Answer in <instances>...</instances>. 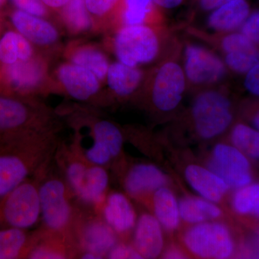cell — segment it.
I'll list each match as a JSON object with an SVG mask.
<instances>
[{"label": "cell", "instance_id": "6da1fadb", "mask_svg": "<svg viewBox=\"0 0 259 259\" xmlns=\"http://www.w3.org/2000/svg\"><path fill=\"white\" fill-rule=\"evenodd\" d=\"M58 128L0 141V199L54 160Z\"/></svg>", "mask_w": 259, "mask_h": 259}, {"label": "cell", "instance_id": "7a4b0ae2", "mask_svg": "<svg viewBox=\"0 0 259 259\" xmlns=\"http://www.w3.org/2000/svg\"><path fill=\"white\" fill-rule=\"evenodd\" d=\"M53 161L36 174L39 180L40 228L74 240L75 228L83 210L75 204L77 200L59 170L51 171Z\"/></svg>", "mask_w": 259, "mask_h": 259}, {"label": "cell", "instance_id": "3957f363", "mask_svg": "<svg viewBox=\"0 0 259 259\" xmlns=\"http://www.w3.org/2000/svg\"><path fill=\"white\" fill-rule=\"evenodd\" d=\"M54 160L77 202L95 211L100 208L110 183L107 168L90 163L74 145L60 141Z\"/></svg>", "mask_w": 259, "mask_h": 259}, {"label": "cell", "instance_id": "277c9868", "mask_svg": "<svg viewBox=\"0 0 259 259\" xmlns=\"http://www.w3.org/2000/svg\"><path fill=\"white\" fill-rule=\"evenodd\" d=\"M41 106L14 95L0 94V141L20 135L57 128Z\"/></svg>", "mask_w": 259, "mask_h": 259}, {"label": "cell", "instance_id": "5b68a950", "mask_svg": "<svg viewBox=\"0 0 259 259\" xmlns=\"http://www.w3.org/2000/svg\"><path fill=\"white\" fill-rule=\"evenodd\" d=\"M182 242L191 254L199 258H230L238 251L231 228L219 221L193 225L184 233Z\"/></svg>", "mask_w": 259, "mask_h": 259}, {"label": "cell", "instance_id": "8992f818", "mask_svg": "<svg viewBox=\"0 0 259 259\" xmlns=\"http://www.w3.org/2000/svg\"><path fill=\"white\" fill-rule=\"evenodd\" d=\"M40 220L39 180L35 175L0 199V228L30 230Z\"/></svg>", "mask_w": 259, "mask_h": 259}, {"label": "cell", "instance_id": "52a82bcc", "mask_svg": "<svg viewBox=\"0 0 259 259\" xmlns=\"http://www.w3.org/2000/svg\"><path fill=\"white\" fill-rule=\"evenodd\" d=\"M192 116L196 134L203 140L214 139L226 132L234 117L230 99L214 90L204 92L196 97Z\"/></svg>", "mask_w": 259, "mask_h": 259}, {"label": "cell", "instance_id": "ba28073f", "mask_svg": "<svg viewBox=\"0 0 259 259\" xmlns=\"http://www.w3.org/2000/svg\"><path fill=\"white\" fill-rule=\"evenodd\" d=\"M158 37L150 25L120 27L114 39V49L119 61L131 66L147 64L159 52Z\"/></svg>", "mask_w": 259, "mask_h": 259}, {"label": "cell", "instance_id": "9c48e42d", "mask_svg": "<svg viewBox=\"0 0 259 259\" xmlns=\"http://www.w3.org/2000/svg\"><path fill=\"white\" fill-rule=\"evenodd\" d=\"M206 167L229 186L231 190L254 181L252 161L231 144H218L207 157Z\"/></svg>", "mask_w": 259, "mask_h": 259}, {"label": "cell", "instance_id": "30bf717a", "mask_svg": "<svg viewBox=\"0 0 259 259\" xmlns=\"http://www.w3.org/2000/svg\"><path fill=\"white\" fill-rule=\"evenodd\" d=\"M118 235L107 224L101 214L83 210L74 230V240L82 253H92L106 258L112 248L118 243Z\"/></svg>", "mask_w": 259, "mask_h": 259}, {"label": "cell", "instance_id": "8fae6325", "mask_svg": "<svg viewBox=\"0 0 259 259\" xmlns=\"http://www.w3.org/2000/svg\"><path fill=\"white\" fill-rule=\"evenodd\" d=\"M90 130L88 138L90 142L81 149L74 147L90 163L107 168L122 153V131L111 121L103 119L94 121Z\"/></svg>", "mask_w": 259, "mask_h": 259}, {"label": "cell", "instance_id": "7c38bea8", "mask_svg": "<svg viewBox=\"0 0 259 259\" xmlns=\"http://www.w3.org/2000/svg\"><path fill=\"white\" fill-rule=\"evenodd\" d=\"M185 76L180 64L164 63L153 80L151 99L153 105L162 112H170L180 105L185 90Z\"/></svg>", "mask_w": 259, "mask_h": 259}, {"label": "cell", "instance_id": "4fadbf2b", "mask_svg": "<svg viewBox=\"0 0 259 259\" xmlns=\"http://www.w3.org/2000/svg\"><path fill=\"white\" fill-rule=\"evenodd\" d=\"M185 73L191 82L207 84L222 79L226 67L211 51L199 46L189 45L185 51Z\"/></svg>", "mask_w": 259, "mask_h": 259}, {"label": "cell", "instance_id": "5bb4252c", "mask_svg": "<svg viewBox=\"0 0 259 259\" xmlns=\"http://www.w3.org/2000/svg\"><path fill=\"white\" fill-rule=\"evenodd\" d=\"M168 183V177L158 167L151 163L133 165L123 179V187L127 195L144 202L151 199L156 190Z\"/></svg>", "mask_w": 259, "mask_h": 259}, {"label": "cell", "instance_id": "9a60e30c", "mask_svg": "<svg viewBox=\"0 0 259 259\" xmlns=\"http://www.w3.org/2000/svg\"><path fill=\"white\" fill-rule=\"evenodd\" d=\"M45 66L39 60L30 59L5 65L2 71V80L7 95H28L40 87L45 77Z\"/></svg>", "mask_w": 259, "mask_h": 259}, {"label": "cell", "instance_id": "2e32d148", "mask_svg": "<svg viewBox=\"0 0 259 259\" xmlns=\"http://www.w3.org/2000/svg\"><path fill=\"white\" fill-rule=\"evenodd\" d=\"M58 78L66 93L79 101H88L100 89V81L93 72L71 62L61 65Z\"/></svg>", "mask_w": 259, "mask_h": 259}, {"label": "cell", "instance_id": "e0dca14e", "mask_svg": "<svg viewBox=\"0 0 259 259\" xmlns=\"http://www.w3.org/2000/svg\"><path fill=\"white\" fill-rule=\"evenodd\" d=\"M97 212L101 214L118 236H126L134 230L138 219L127 196L117 192L107 194Z\"/></svg>", "mask_w": 259, "mask_h": 259}, {"label": "cell", "instance_id": "ac0fdd59", "mask_svg": "<svg viewBox=\"0 0 259 259\" xmlns=\"http://www.w3.org/2000/svg\"><path fill=\"white\" fill-rule=\"evenodd\" d=\"M163 228L152 214L143 213L135 226L132 245L142 258H156L164 247Z\"/></svg>", "mask_w": 259, "mask_h": 259}, {"label": "cell", "instance_id": "d6986e66", "mask_svg": "<svg viewBox=\"0 0 259 259\" xmlns=\"http://www.w3.org/2000/svg\"><path fill=\"white\" fill-rule=\"evenodd\" d=\"M185 177L191 188L197 192L199 197L214 203L221 202L231 190L221 177L206 166L189 165L186 167Z\"/></svg>", "mask_w": 259, "mask_h": 259}, {"label": "cell", "instance_id": "ffe728a7", "mask_svg": "<svg viewBox=\"0 0 259 259\" xmlns=\"http://www.w3.org/2000/svg\"><path fill=\"white\" fill-rule=\"evenodd\" d=\"M37 240L28 258H79V250L69 237L37 229Z\"/></svg>", "mask_w": 259, "mask_h": 259}, {"label": "cell", "instance_id": "44dd1931", "mask_svg": "<svg viewBox=\"0 0 259 259\" xmlns=\"http://www.w3.org/2000/svg\"><path fill=\"white\" fill-rule=\"evenodd\" d=\"M11 20L17 31L32 44L49 46L59 38L57 29L41 17L17 10L12 14Z\"/></svg>", "mask_w": 259, "mask_h": 259}, {"label": "cell", "instance_id": "7402d4cb", "mask_svg": "<svg viewBox=\"0 0 259 259\" xmlns=\"http://www.w3.org/2000/svg\"><path fill=\"white\" fill-rule=\"evenodd\" d=\"M37 240V230L0 228V259L28 258Z\"/></svg>", "mask_w": 259, "mask_h": 259}, {"label": "cell", "instance_id": "603a6c76", "mask_svg": "<svg viewBox=\"0 0 259 259\" xmlns=\"http://www.w3.org/2000/svg\"><path fill=\"white\" fill-rule=\"evenodd\" d=\"M154 4L153 0H122L115 10L121 27L140 25L151 26L161 23V18Z\"/></svg>", "mask_w": 259, "mask_h": 259}, {"label": "cell", "instance_id": "cb8c5ba5", "mask_svg": "<svg viewBox=\"0 0 259 259\" xmlns=\"http://www.w3.org/2000/svg\"><path fill=\"white\" fill-rule=\"evenodd\" d=\"M250 13L249 4L245 0H232L213 12L208 25L217 31H233L241 28Z\"/></svg>", "mask_w": 259, "mask_h": 259}, {"label": "cell", "instance_id": "d4e9b609", "mask_svg": "<svg viewBox=\"0 0 259 259\" xmlns=\"http://www.w3.org/2000/svg\"><path fill=\"white\" fill-rule=\"evenodd\" d=\"M153 215L163 230L174 232L181 222L179 201L173 191L165 186L156 190L151 198Z\"/></svg>", "mask_w": 259, "mask_h": 259}, {"label": "cell", "instance_id": "484cf974", "mask_svg": "<svg viewBox=\"0 0 259 259\" xmlns=\"http://www.w3.org/2000/svg\"><path fill=\"white\" fill-rule=\"evenodd\" d=\"M180 218L190 224L216 221L222 217L223 210L217 203L201 197L185 196L179 201Z\"/></svg>", "mask_w": 259, "mask_h": 259}, {"label": "cell", "instance_id": "4316f807", "mask_svg": "<svg viewBox=\"0 0 259 259\" xmlns=\"http://www.w3.org/2000/svg\"><path fill=\"white\" fill-rule=\"evenodd\" d=\"M143 73L137 66H131L115 62L110 64L106 79L109 88L118 97H125L132 95L139 88Z\"/></svg>", "mask_w": 259, "mask_h": 259}, {"label": "cell", "instance_id": "83f0119b", "mask_svg": "<svg viewBox=\"0 0 259 259\" xmlns=\"http://www.w3.org/2000/svg\"><path fill=\"white\" fill-rule=\"evenodd\" d=\"M231 207L238 217L259 223V181L233 190Z\"/></svg>", "mask_w": 259, "mask_h": 259}, {"label": "cell", "instance_id": "f1b7e54d", "mask_svg": "<svg viewBox=\"0 0 259 259\" xmlns=\"http://www.w3.org/2000/svg\"><path fill=\"white\" fill-rule=\"evenodd\" d=\"M32 56L30 42L20 32L8 31L0 38V62L3 64L30 60Z\"/></svg>", "mask_w": 259, "mask_h": 259}, {"label": "cell", "instance_id": "f546056e", "mask_svg": "<svg viewBox=\"0 0 259 259\" xmlns=\"http://www.w3.org/2000/svg\"><path fill=\"white\" fill-rule=\"evenodd\" d=\"M230 144L250 161H259V131L245 122H238L232 127Z\"/></svg>", "mask_w": 259, "mask_h": 259}, {"label": "cell", "instance_id": "4dcf8cb0", "mask_svg": "<svg viewBox=\"0 0 259 259\" xmlns=\"http://www.w3.org/2000/svg\"><path fill=\"white\" fill-rule=\"evenodd\" d=\"M71 62L79 65L93 72L100 81L106 79L109 61L106 56L96 48H76L70 55Z\"/></svg>", "mask_w": 259, "mask_h": 259}, {"label": "cell", "instance_id": "1f68e13d", "mask_svg": "<svg viewBox=\"0 0 259 259\" xmlns=\"http://www.w3.org/2000/svg\"><path fill=\"white\" fill-rule=\"evenodd\" d=\"M63 19L69 30L75 33L86 31L92 25L85 0H69L63 8Z\"/></svg>", "mask_w": 259, "mask_h": 259}, {"label": "cell", "instance_id": "d6a6232c", "mask_svg": "<svg viewBox=\"0 0 259 259\" xmlns=\"http://www.w3.org/2000/svg\"><path fill=\"white\" fill-rule=\"evenodd\" d=\"M227 66L238 74H247L259 64V48L253 50L233 51L226 54Z\"/></svg>", "mask_w": 259, "mask_h": 259}, {"label": "cell", "instance_id": "836d02e7", "mask_svg": "<svg viewBox=\"0 0 259 259\" xmlns=\"http://www.w3.org/2000/svg\"><path fill=\"white\" fill-rule=\"evenodd\" d=\"M221 48L226 54H228L233 51L258 49L259 45L250 40L241 32H232L223 37L221 40Z\"/></svg>", "mask_w": 259, "mask_h": 259}, {"label": "cell", "instance_id": "e575fe53", "mask_svg": "<svg viewBox=\"0 0 259 259\" xmlns=\"http://www.w3.org/2000/svg\"><path fill=\"white\" fill-rule=\"evenodd\" d=\"M122 0H85L87 9L90 15L101 18L115 12Z\"/></svg>", "mask_w": 259, "mask_h": 259}, {"label": "cell", "instance_id": "d590c367", "mask_svg": "<svg viewBox=\"0 0 259 259\" xmlns=\"http://www.w3.org/2000/svg\"><path fill=\"white\" fill-rule=\"evenodd\" d=\"M241 32L250 40L259 45V10L249 15L243 24Z\"/></svg>", "mask_w": 259, "mask_h": 259}, {"label": "cell", "instance_id": "8d00e7d4", "mask_svg": "<svg viewBox=\"0 0 259 259\" xmlns=\"http://www.w3.org/2000/svg\"><path fill=\"white\" fill-rule=\"evenodd\" d=\"M18 10L39 17L47 15L45 5L40 0H12Z\"/></svg>", "mask_w": 259, "mask_h": 259}, {"label": "cell", "instance_id": "74e56055", "mask_svg": "<svg viewBox=\"0 0 259 259\" xmlns=\"http://www.w3.org/2000/svg\"><path fill=\"white\" fill-rule=\"evenodd\" d=\"M106 258H138L143 259L139 252L132 244L125 243H117L107 255Z\"/></svg>", "mask_w": 259, "mask_h": 259}, {"label": "cell", "instance_id": "f35d334b", "mask_svg": "<svg viewBox=\"0 0 259 259\" xmlns=\"http://www.w3.org/2000/svg\"><path fill=\"white\" fill-rule=\"evenodd\" d=\"M242 114L247 123L259 131V97L245 102Z\"/></svg>", "mask_w": 259, "mask_h": 259}, {"label": "cell", "instance_id": "ab89813d", "mask_svg": "<svg viewBox=\"0 0 259 259\" xmlns=\"http://www.w3.org/2000/svg\"><path fill=\"white\" fill-rule=\"evenodd\" d=\"M244 86L248 93L259 97V64L245 74Z\"/></svg>", "mask_w": 259, "mask_h": 259}, {"label": "cell", "instance_id": "60d3db41", "mask_svg": "<svg viewBox=\"0 0 259 259\" xmlns=\"http://www.w3.org/2000/svg\"><path fill=\"white\" fill-rule=\"evenodd\" d=\"M162 258H173V259H181L186 258V254L183 250H181L179 247L175 246V245H171L169 248H167L163 254H162Z\"/></svg>", "mask_w": 259, "mask_h": 259}, {"label": "cell", "instance_id": "b9f144b4", "mask_svg": "<svg viewBox=\"0 0 259 259\" xmlns=\"http://www.w3.org/2000/svg\"><path fill=\"white\" fill-rule=\"evenodd\" d=\"M232 0H200V5L202 9L211 10L219 8Z\"/></svg>", "mask_w": 259, "mask_h": 259}, {"label": "cell", "instance_id": "7bdbcfd3", "mask_svg": "<svg viewBox=\"0 0 259 259\" xmlns=\"http://www.w3.org/2000/svg\"><path fill=\"white\" fill-rule=\"evenodd\" d=\"M40 1L49 8L60 9V8H64L69 3V0H40Z\"/></svg>", "mask_w": 259, "mask_h": 259}, {"label": "cell", "instance_id": "ee69618b", "mask_svg": "<svg viewBox=\"0 0 259 259\" xmlns=\"http://www.w3.org/2000/svg\"><path fill=\"white\" fill-rule=\"evenodd\" d=\"M155 4L164 8H173L179 6L183 0H153Z\"/></svg>", "mask_w": 259, "mask_h": 259}, {"label": "cell", "instance_id": "f6af8a7d", "mask_svg": "<svg viewBox=\"0 0 259 259\" xmlns=\"http://www.w3.org/2000/svg\"><path fill=\"white\" fill-rule=\"evenodd\" d=\"M5 2H6V0H0V7L3 6L5 4Z\"/></svg>", "mask_w": 259, "mask_h": 259}]
</instances>
